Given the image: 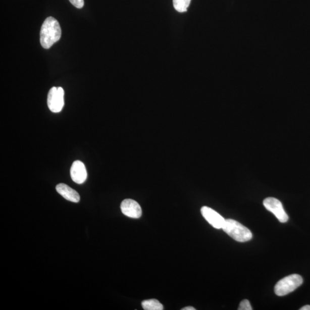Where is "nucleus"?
Instances as JSON below:
<instances>
[{
  "label": "nucleus",
  "mask_w": 310,
  "mask_h": 310,
  "mask_svg": "<svg viewBox=\"0 0 310 310\" xmlns=\"http://www.w3.org/2000/svg\"><path fill=\"white\" fill-rule=\"evenodd\" d=\"M62 30L60 23L53 17L46 19L40 30V43L45 49H49L60 40Z\"/></svg>",
  "instance_id": "1"
},
{
  "label": "nucleus",
  "mask_w": 310,
  "mask_h": 310,
  "mask_svg": "<svg viewBox=\"0 0 310 310\" xmlns=\"http://www.w3.org/2000/svg\"><path fill=\"white\" fill-rule=\"evenodd\" d=\"M222 229L233 239L238 242H247L252 239L253 237L249 229L232 219L226 220Z\"/></svg>",
  "instance_id": "2"
},
{
  "label": "nucleus",
  "mask_w": 310,
  "mask_h": 310,
  "mask_svg": "<svg viewBox=\"0 0 310 310\" xmlns=\"http://www.w3.org/2000/svg\"><path fill=\"white\" fill-rule=\"evenodd\" d=\"M303 283L302 277L299 275L293 274L279 280L275 286L276 295L283 296L295 291Z\"/></svg>",
  "instance_id": "3"
},
{
  "label": "nucleus",
  "mask_w": 310,
  "mask_h": 310,
  "mask_svg": "<svg viewBox=\"0 0 310 310\" xmlns=\"http://www.w3.org/2000/svg\"><path fill=\"white\" fill-rule=\"evenodd\" d=\"M64 89L61 87H53L49 90L48 94L47 105L49 110L53 113L62 111L64 107Z\"/></svg>",
  "instance_id": "4"
},
{
  "label": "nucleus",
  "mask_w": 310,
  "mask_h": 310,
  "mask_svg": "<svg viewBox=\"0 0 310 310\" xmlns=\"http://www.w3.org/2000/svg\"><path fill=\"white\" fill-rule=\"evenodd\" d=\"M263 204L268 211L274 214L280 223H287L289 218L279 200L273 197H268L264 200Z\"/></svg>",
  "instance_id": "5"
},
{
  "label": "nucleus",
  "mask_w": 310,
  "mask_h": 310,
  "mask_svg": "<svg viewBox=\"0 0 310 310\" xmlns=\"http://www.w3.org/2000/svg\"><path fill=\"white\" fill-rule=\"evenodd\" d=\"M200 211L204 219L206 220L213 227L217 229L223 228L226 220L223 217H222L219 213H218L212 208L208 206L202 207L201 208Z\"/></svg>",
  "instance_id": "6"
},
{
  "label": "nucleus",
  "mask_w": 310,
  "mask_h": 310,
  "mask_svg": "<svg viewBox=\"0 0 310 310\" xmlns=\"http://www.w3.org/2000/svg\"><path fill=\"white\" fill-rule=\"evenodd\" d=\"M121 210L125 216L132 219H139L142 215L140 204L131 199H125L121 202Z\"/></svg>",
  "instance_id": "7"
},
{
  "label": "nucleus",
  "mask_w": 310,
  "mask_h": 310,
  "mask_svg": "<svg viewBox=\"0 0 310 310\" xmlns=\"http://www.w3.org/2000/svg\"><path fill=\"white\" fill-rule=\"evenodd\" d=\"M70 175L75 183L77 184L84 183L87 177L85 165L81 161H75L71 167Z\"/></svg>",
  "instance_id": "8"
},
{
  "label": "nucleus",
  "mask_w": 310,
  "mask_h": 310,
  "mask_svg": "<svg viewBox=\"0 0 310 310\" xmlns=\"http://www.w3.org/2000/svg\"><path fill=\"white\" fill-rule=\"evenodd\" d=\"M56 190L59 194L70 202L78 203L80 200V196L78 192L64 183L58 184Z\"/></svg>",
  "instance_id": "9"
},
{
  "label": "nucleus",
  "mask_w": 310,
  "mask_h": 310,
  "mask_svg": "<svg viewBox=\"0 0 310 310\" xmlns=\"http://www.w3.org/2000/svg\"><path fill=\"white\" fill-rule=\"evenodd\" d=\"M142 307L145 310H163V305L157 299L146 300L142 301Z\"/></svg>",
  "instance_id": "10"
},
{
  "label": "nucleus",
  "mask_w": 310,
  "mask_h": 310,
  "mask_svg": "<svg viewBox=\"0 0 310 310\" xmlns=\"http://www.w3.org/2000/svg\"><path fill=\"white\" fill-rule=\"evenodd\" d=\"M191 0H173V5L176 11L181 13L187 11Z\"/></svg>",
  "instance_id": "11"
},
{
  "label": "nucleus",
  "mask_w": 310,
  "mask_h": 310,
  "mask_svg": "<svg viewBox=\"0 0 310 310\" xmlns=\"http://www.w3.org/2000/svg\"><path fill=\"white\" fill-rule=\"evenodd\" d=\"M239 310H252L253 309L252 306H251L249 301L247 299L243 300L241 301L239 307H238Z\"/></svg>",
  "instance_id": "12"
},
{
  "label": "nucleus",
  "mask_w": 310,
  "mask_h": 310,
  "mask_svg": "<svg viewBox=\"0 0 310 310\" xmlns=\"http://www.w3.org/2000/svg\"><path fill=\"white\" fill-rule=\"evenodd\" d=\"M73 5L78 9H81L84 6V0H69Z\"/></svg>",
  "instance_id": "13"
},
{
  "label": "nucleus",
  "mask_w": 310,
  "mask_h": 310,
  "mask_svg": "<svg viewBox=\"0 0 310 310\" xmlns=\"http://www.w3.org/2000/svg\"><path fill=\"white\" fill-rule=\"evenodd\" d=\"M300 310H310V305H305L304 306L300 308Z\"/></svg>",
  "instance_id": "14"
},
{
  "label": "nucleus",
  "mask_w": 310,
  "mask_h": 310,
  "mask_svg": "<svg viewBox=\"0 0 310 310\" xmlns=\"http://www.w3.org/2000/svg\"><path fill=\"white\" fill-rule=\"evenodd\" d=\"M182 310H195V308L193 307L188 306L186 307H184L182 309Z\"/></svg>",
  "instance_id": "15"
}]
</instances>
